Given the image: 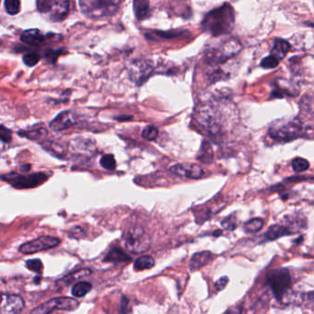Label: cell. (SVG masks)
<instances>
[{"mask_svg":"<svg viewBox=\"0 0 314 314\" xmlns=\"http://www.w3.org/2000/svg\"><path fill=\"white\" fill-rule=\"evenodd\" d=\"M234 22V9L229 4L226 3L221 7L208 12L202 22V26L204 31L211 35H224L233 30Z\"/></svg>","mask_w":314,"mask_h":314,"instance_id":"obj_1","label":"cell"},{"mask_svg":"<svg viewBox=\"0 0 314 314\" xmlns=\"http://www.w3.org/2000/svg\"><path fill=\"white\" fill-rule=\"evenodd\" d=\"M121 5L117 0H81L80 10L90 19H100L117 12Z\"/></svg>","mask_w":314,"mask_h":314,"instance_id":"obj_2","label":"cell"},{"mask_svg":"<svg viewBox=\"0 0 314 314\" xmlns=\"http://www.w3.org/2000/svg\"><path fill=\"white\" fill-rule=\"evenodd\" d=\"M243 48L241 42L236 38L226 40L219 47L208 51L206 55V61L210 65L227 63L228 60L237 56Z\"/></svg>","mask_w":314,"mask_h":314,"instance_id":"obj_3","label":"cell"},{"mask_svg":"<svg viewBox=\"0 0 314 314\" xmlns=\"http://www.w3.org/2000/svg\"><path fill=\"white\" fill-rule=\"evenodd\" d=\"M302 133L303 126L298 118L289 121L277 122L268 131L270 137L277 141L294 140L301 136Z\"/></svg>","mask_w":314,"mask_h":314,"instance_id":"obj_4","label":"cell"},{"mask_svg":"<svg viewBox=\"0 0 314 314\" xmlns=\"http://www.w3.org/2000/svg\"><path fill=\"white\" fill-rule=\"evenodd\" d=\"M70 3L64 0H39L36 7L39 12L45 15L53 22L64 21L69 13Z\"/></svg>","mask_w":314,"mask_h":314,"instance_id":"obj_5","label":"cell"},{"mask_svg":"<svg viewBox=\"0 0 314 314\" xmlns=\"http://www.w3.org/2000/svg\"><path fill=\"white\" fill-rule=\"evenodd\" d=\"M1 178L16 189H29L43 185L44 182L47 181L48 175L44 172H36L30 175H23L18 172H9L2 175Z\"/></svg>","mask_w":314,"mask_h":314,"instance_id":"obj_6","label":"cell"},{"mask_svg":"<svg viewBox=\"0 0 314 314\" xmlns=\"http://www.w3.org/2000/svg\"><path fill=\"white\" fill-rule=\"evenodd\" d=\"M268 285L279 300H283L291 287V277L287 269L279 268L269 273L267 277Z\"/></svg>","mask_w":314,"mask_h":314,"instance_id":"obj_7","label":"cell"},{"mask_svg":"<svg viewBox=\"0 0 314 314\" xmlns=\"http://www.w3.org/2000/svg\"><path fill=\"white\" fill-rule=\"evenodd\" d=\"M79 302L74 298L59 297L47 300L41 305L32 309L30 314H51L54 311L72 312L79 307Z\"/></svg>","mask_w":314,"mask_h":314,"instance_id":"obj_8","label":"cell"},{"mask_svg":"<svg viewBox=\"0 0 314 314\" xmlns=\"http://www.w3.org/2000/svg\"><path fill=\"white\" fill-rule=\"evenodd\" d=\"M125 243L130 251L140 253L150 249V240L142 228L135 227L126 232Z\"/></svg>","mask_w":314,"mask_h":314,"instance_id":"obj_9","label":"cell"},{"mask_svg":"<svg viewBox=\"0 0 314 314\" xmlns=\"http://www.w3.org/2000/svg\"><path fill=\"white\" fill-rule=\"evenodd\" d=\"M61 243L59 239L52 236H42L28 243H23L19 251L23 254H31L34 252H39L42 251L49 250L58 246Z\"/></svg>","mask_w":314,"mask_h":314,"instance_id":"obj_10","label":"cell"},{"mask_svg":"<svg viewBox=\"0 0 314 314\" xmlns=\"http://www.w3.org/2000/svg\"><path fill=\"white\" fill-rule=\"evenodd\" d=\"M153 72V65L149 60L139 59L132 63L130 76L137 85H142Z\"/></svg>","mask_w":314,"mask_h":314,"instance_id":"obj_11","label":"cell"},{"mask_svg":"<svg viewBox=\"0 0 314 314\" xmlns=\"http://www.w3.org/2000/svg\"><path fill=\"white\" fill-rule=\"evenodd\" d=\"M25 307L21 296L14 294H2L0 314H20Z\"/></svg>","mask_w":314,"mask_h":314,"instance_id":"obj_12","label":"cell"},{"mask_svg":"<svg viewBox=\"0 0 314 314\" xmlns=\"http://www.w3.org/2000/svg\"><path fill=\"white\" fill-rule=\"evenodd\" d=\"M172 174L186 179H199L204 175L203 168L193 163H180L171 166L170 168Z\"/></svg>","mask_w":314,"mask_h":314,"instance_id":"obj_13","label":"cell"},{"mask_svg":"<svg viewBox=\"0 0 314 314\" xmlns=\"http://www.w3.org/2000/svg\"><path fill=\"white\" fill-rule=\"evenodd\" d=\"M77 122V117L71 111H64L57 114L55 119L51 122L49 126L53 131H63L74 126Z\"/></svg>","mask_w":314,"mask_h":314,"instance_id":"obj_14","label":"cell"},{"mask_svg":"<svg viewBox=\"0 0 314 314\" xmlns=\"http://www.w3.org/2000/svg\"><path fill=\"white\" fill-rule=\"evenodd\" d=\"M212 69L209 72L208 76L209 79L211 81H218L220 79H228L232 77L233 68H235L234 64L232 62L230 63H224L221 64H217V65H211Z\"/></svg>","mask_w":314,"mask_h":314,"instance_id":"obj_15","label":"cell"},{"mask_svg":"<svg viewBox=\"0 0 314 314\" xmlns=\"http://www.w3.org/2000/svg\"><path fill=\"white\" fill-rule=\"evenodd\" d=\"M21 40L22 43L36 46L42 44L44 42L45 36L38 29H29L24 31L21 34Z\"/></svg>","mask_w":314,"mask_h":314,"instance_id":"obj_16","label":"cell"},{"mask_svg":"<svg viewBox=\"0 0 314 314\" xmlns=\"http://www.w3.org/2000/svg\"><path fill=\"white\" fill-rule=\"evenodd\" d=\"M213 258V253L210 251H200L193 254L191 261H190V270L191 271H196L199 270L203 266L208 264Z\"/></svg>","mask_w":314,"mask_h":314,"instance_id":"obj_17","label":"cell"},{"mask_svg":"<svg viewBox=\"0 0 314 314\" xmlns=\"http://www.w3.org/2000/svg\"><path fill=\"white\" fill-rule=\"evenodd\" d=\"M103 261L107 263H128L132 261V258L121 248L114 247L108 252Z\"/></svg>","mask_w":314,"mask_h":314,"instance_id":"obj_18","label":"cell"},{"mask_svg":"<svg viewBox=\"0 0 314 314\" xmlns=\"http://www.w3.org/2000/svg\"><path fill=\"white\" fill-rule=\"evenodd\" d=\"M289 234H292V231L290 228L286 227L285 225L278 224V225L272 226L271 228L267 230L264 237L267 241H275L280 237L289 235Z\"/></svg>","mask_w":314,"mask_h":314,"instance_id":"obj_19","label":"cell"},{"mask_svg":"<svg viewBox=\"0 0 314 314\" xmlns=\"http://www.w3.org/2000/svg\"><path fill=\"white\" fill-rule=\"evenodd\" d=\"M134 11L136 14V19L138 21H143L150 17V2L146 0H135L133 2Z\"/></svg>","mask_w":314,"mask_h":314,"instance_id":"obj_20","label":"cell"},{"mask_svg":"<svg viewBox=\"0 0 314 314\" xmlns=\"http://www.w3.org/2000/svg\"><path fill=\"white\" fill-rule=\"evenodd\" d=\"M289 48H290V45L286 41L283 40V39H277L275 41L274 47L272 49L271 55L279 58V60L281 61L288 53Z\"/></svg>","mask_w":314,"mask_h":314,"instance_id":"obj_21","label":"cell"},{"mask_svg":"<svg viewBox=\"0 0 314 314\" xmlns=\"http://www.w3.org/2000/svg\"><path fill=\"white\" fill-rule=\"evenodd\" d=\"M155 265V260L150 255H143L138 257L134 263V269L136 271H144L151 269Z\"/></svg>","mask_w":314,"mask_h":314,"instance_id":"obj_22","label":"cell"},{"mask_svg":"<svg viewBox=\"0 0 314 314\" xmlns=\"http://www.w3.org/2000/svg\"><path fill=\"white\" fill-rule=\"evenodd\" d=\"M93 289V285L90 282L81 281L72 286V295L75 298H83Z\"/></svg>","mask_w":314,"mask_h":314,"instance_id":"obj_23","label":"cell"},{"mask_svg":"<svg viewBox=\"0 0 314 314\" xmlns=\"http://www.w3.org/2000/svg\"><path fill=\"white\" fill-rule=\"evenodd\" d=\"M19 135L23 137H26L28 139L38 140L43 138V136L46 135V130L43 128V126H37V127L28 129L26 131H20Z\"/></svg>","mask_w":314,"mask_h":314,"instance_id":"obj_24","label":"cell"},{"mask_svg":"<svg viewBox=\"0 0 314 314\" xmlns=\"http://www.w3.org/2000/svg\"><path fill=\"white\" fill-rule=\"evenodd\" d=\"M214 158V153L213 150L210 146V144L208 142H205L202 144L201 150H200L199 156L198 159L200 161L204 162V163H211L212 160Z\"/></svg>","mask_w":314,"mask_h":314,"instance_id":"obj_25","label":"cell"},{"mask_svg":"<svg viewBox=\"0 0 314 314\" xmlns=\"http://www.w3.org/2000/svg\"><path fill=\"white\" fill-rule=\"evenodd\" d=\"M263 226H264V221L261 219H253V220H251L249 221L246 222L243 226V228L248 233H253V232H258L259 230H261Z\"/></svg>","mask_w":314,"mask_h":314,"instance_id":"obj_26","label":"cell"},{"mask_svg":"<svg viewBox=\"0 0 314 314\" xmlns=\"http://www.w3.org/2000/svg\"><path fill=\"white\" fill-rule=\"evenodd\" d=\"M100 164L105 170L114 171L116 168V160L114 158V155L106 154L100 157Z\"/></svg>","mask_w":314,"mask_h":314,"instance_id":"obj_27","label":"cell"},{"mask_svg":"<svg viewBox=\"0 0 314 314\" xmlns=\"http://www.w3.org/2000/svg\"><path fill=\"white\" fill-rule=\"evenodd\" d=\"M4 6L7 14L11 16L18 14L21 10V2L19 0H6Z\"/></svg>","mask_w":314,"mask_h":314,"instance_id":"obj_28","label":"cell"},{"mask_svg":"<svg viewBox=\"0 0 314 314\" xmlns=\"http://www.w3.org/2000/svg\"><path fill=\"white\" fill-rule=\"evenodd\" d=\"M72 146H73V149L75 148V150H79V151H90L93 150L94 142L89 139H76L72 143Z\"/></svg>","mask_w":314,"mask_h":314,"instance_id":"obj_29","label":"cell"},{"mask_svg":"<svg viewBox=\"0 0 314 314\" xmlns=\"http://www.w3.org/2000/svg\"><path fill=\"white\" fill-rule=\"evenodd\" d=\"M293 170L296 172H303V171H307L310 168V163L307 159L303 158V157H296L292 160Z\"/></svg>","mask_w":314,"mask_h":314,"instance_id":"obj_30","label":"cell"},{"mask_svg":"<svg viewBox=\"0 0 314 314\" xmlns=\"http://www.w3.org/2000/svg\"><path fill=\"white\" fill-rule=\"evenodd\" d=\"M180 34H183V32H178V31H153L150 33H147L146 36L149 39H152L153 37L156 36V38H160V39H171L177 37Z\"/></svg>","mask_w":314,"mask_h":314,"instance_id":"obj_31","label":"cell"},{"mask_svg":"<svg viewBox=\"0 0 314 314\" xmlns=\"http://www.w3.org/2000/svg\"><path fill=\"white\" fill-rule=\"evenodd\" d=\"M141 136L148 141H153L158 136V131L157 127H155L154 126H148L143 129Z\"/></svg>","mask_w":314,"mask_h":314,"instance_id":"obj_32","label":"cell"},{"mask_svg":"<svg viewBox=\"0 0 314 314\" xmlns=\"http://www.w3.org/2000/svg\"><path fill=\"white\" fill-rule=\"evenodd\" d=\"M41 59V57L39 54H37L35 52H29L26 53L24 56H23V62L26 65H28L30 67H32L34 66L35 64L39 63Z\"/></svg>","mask_w":314,"mask_h":314,"instance_id":"obj_33","label":"cell"},{"mask_svg":"<svg viewBox=\"0 0 314 314\" xmlns=\"http://www.w3.org/2000/svg\"><path fill=\"white\" fill-rule=\"evenodd\" d=\"M279 62H280V60L279 58L270 55L269 57H264V59L262 60L261 66L265 69H271V68L277 67L279 64Z\"/></svg>","mask_w":314,"mask_h":314,"instance_id":"obj_34","label":"cell"},{"mask_svg":"<svg viewBox=\"0 0 314 314\" xmlns=\"http://www.w3.org/2000/svg\"><path fill=\"white\" fill-rule=\"evenodd\" d=\"M26 267L31 271L41 273L43 270V263L40 259H30L26 261Z\"/></svg>","mask_w":314,"mask_h":314,"instance_id":"obj_35","label":"cell"},{"mask_svg":"<svg viewBox=\"0 0 314 314\" xmlns=\"http://www.w3.org/2000/svg\"><path fill=\"white\" fill-rule=\"evenodd\" d=\"M0 137L2 142L9 143L12 138V134L9 129L6 128L4 126H1L0 128Z\"/></svg>","mask_w":314,"mask_h":314,"instance_id":"obj_36","label":"cell"},{"mask_svg":"<svg viewBox=\"0 0 314 314\" xmlns=\"http://www.w3.org/2000/svg\"><path fill=\"white\" fill-rule=\"evenodd\" d=\"M222 226H223V228L228 229V230L234 229V228H236L235 219H234L232 216L228 217L226 220H224L222 221Z\"/></svg>","mask_w":314,"mask_h":314,"instance_id":"obj_37","label":"cell"},{"mask_svg":"<svg viewBox=\"0 0 314 314\" xmlns=\"http://www.w3.org/2000/svg\"><path fill=\"white\" fill-rule=\"evenodd\" d=\"M228 279L227 277H223L220 279H219L217 282H216V284H215V286H216V288H217V290H222L226 285L228 284Z\"/></svg>","mask_w":314,"mask_h":314,"instance_id":"obj_38","label":"cell"},{"mask_svg":"<svg viewBox=\"0 0 314 314\" xmlns=\"http://www.w3.org/2000/svg\"><path fill=\"white\" fill-rule=\"evenodd\" d=\"M128 304L129 300H127V298H126V297H123V299H122L121 307H120V313H121V314H127V313H128V311H127V309L129 308Z\"/></svg>","mask_w":314,"mask_h":314,"instance_id":"obj_39","label":"cell"},{"mask_svg":"<svg viewBox=\"0 0 314 314\" xmlns=\"http://www.w3.org/2000/svg\"><path fill=\"white\" fill-rule=\"evenodd\" d=\"M133 118V116H126V115H123V116H118L116 119L117 120H119V121H125V120H130V119H132Z\"/></svg>","mask_w":314,"mask_h":314,"instance_id":"obj_40","label":"cell"},{"mask_svg":"<svg viewBox=\"0 0 314 314\" xmlns=\"http://www.w3.org/2000/svg\"><path fill=\"white\" fill-rule=\"evenodd\" d=\"M31 166L30 164H24L21 166V171H24V172H28L31 170Z\"/></svg>","mask_w":314,"mask_h":314,"instance_id":"obj_41","label":"cell"}]
</instances>
